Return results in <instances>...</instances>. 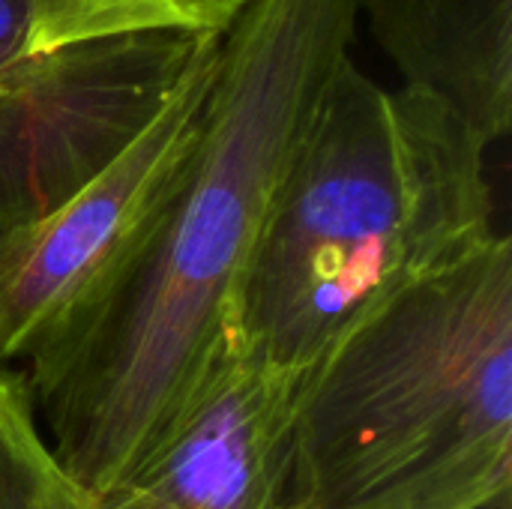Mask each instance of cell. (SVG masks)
Wrapping results in <instances>:
<instances>
[{
    "mask_svg": "<svg viewBox=\"0 0 512 509\" xmlns=\"http://www.w3.org/2000/svg\"><path fill=\"white\" fill-rule=\"evenodd\" d=\"M363 0H252L219 39L183 180L114 291L18 375L57 462L120 489L237 336L279 180L351 57Z\"/></svg>",
    "mask_w": 512,
    "mask_h": 509,
    "instance_id": "6da1fadb",
    "label": "cell"
},
{
    "mask_svg": "<svg viewBox=\"0 0 512 509\" xmlns=\"http://www.w3.org/2000/svg\"><path fill=\"white\" fill-rule=\"evenodd\" d=\"M486 153L447 99L387 90L348 57L264 216L243 345L303 375L375 306L480 252L501 234Z\"/></svg>",
    "mask_w": 512,
    "mask_h": 509,
    "instance_id": "7a4b0ae2",
    "label": "cell"
},
{
    "mask_svg": "<svg viewBox=\"0 0 512 509\" xmlns=\"http://www.w3.org/2000/svg\"><path fill=\"white\" fill-rule=\"evenodd\" d=\"M512 240L399 291L300 378L285 509H507Z\"/></svg>",
    "mask_w": 512,
    "mask_h": 509,
    "instance_id": "3957f363",
    "label": "cell"
},
{
    "mask_svg": "<svg viewBox=\"0 0 512 509\" xmlns=\"http://www.w3.org/2000/svg\"><path fill=\"white\" fill-rule=\"evenodd\" d=\"M219 39H207L156 123L54 213L0 231V366L87 318L126 276L168 210L195 150Z\"/></svg>",
    "mask_w": 512,
    "mask_h": 509,
    "instance_id": "277c9868",
    "label": "cell"
},
{
    "mask_svg": "<svg viewBox=\"0 0 512 509\" xmlns=\"http://www.w3.org/2000/svg\"><path fill=\"white\" fill-rule=\"evenodd\" d=\"M207 39L216 36L84 39L0 72V231L102 177L168 108Z\"/></svg>",
    "mask_w": 512,
    "mask_h": 509,
    "instance_id": "5b68a950",
    "label": "cell"
},
{
    "mask_svg": "<svg viewBox=\"0 0 512 509\" xmlns=\"http://www.w3.org/2000/svg\"><path fill=\"white\" fill-rule=\"evenodd\" d=\"M300 378L237 333L168 435L108 498L123 509H285Z\"/></svg>",
    "mask_w": 512,
    "mask_h": 509,
    "instance_id": "8992f818",
    "label": "cell"
},
{
    "mask_svg": "<svg viewBox=\"0 0 512 509\" xmlns=\"http://www.w3.org/2000/svg\"><path fill=\"white\" fill-rule=\"evenodd\" d=\"M411 87L447 99L492 147L512 129V0H363Z\"/></svg>",
    "mask_w": 512,
    "mask_h": 509,
    "instance_id": "52a82bcc",
    "label": "cell"
},
{
    "mask_svg": "<svg viewBox=\"0 0 512 509\" xmlns=\"http://www.w3.org/2000/svg\"><path fill=\"white\" fill-rule=\"evenodd\" d=\"M252 0H30V54L66 42L180 33L222 39Z\"/></svg>",
    "mask_w": 512,
    "mask_h": 509,
    "instance_id": "ba28073f",
    "label": "cell"
},
{
    "mask_svg": "<svg viewBox=\"0 0 512 509\" xmlns=\"http://www.w3.org/2000/svg\"><path fill=\"white\" fill-rule=\"evenodd\" d=\"M0 509H123L57 462L18 369L6 366H0Z\"/></svg>",
    "mask_w": 512,
    "mask_h": 509,
    "instance_id": "9c48e42d",
    "label": "cell"
},
{
    "mask_svg": "<svg viewBox=\"0 0 512 509\" xmlns=\"http://www.w3.org/2000/svg\"><path fill=\"white\" fill-rule=\"evenodd\" d=\"M30 54V0H0V72Z\"/></svg>",
    "mask_w": 512,
    "mask_h": 509,
    "instance_id": "30bf717a",
    "label": "cell"
}]
</instances>
